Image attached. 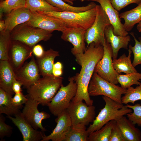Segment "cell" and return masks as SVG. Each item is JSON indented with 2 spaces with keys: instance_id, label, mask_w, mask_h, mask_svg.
<instances>
[{
  "instance_id": "1",
  "label": "cell",
  "mask_w": 141,
  "mask_h": 141,
  "mask_svg": "<svg viewBox=\"0 0 141 141\" xmlns=\"http://www.w3.org/2000/svg\"><path fill=\"white\" fill-rule=\"evenodd\" d=\"M103 54V45L92 42L86 47L83 54L75 57L81 68L79 73L73 77L77 85L76 95L72 100L74 102L84 101L88 105H93V101L88 92V87L96 66L102 58Z\"/></svg>"
},
{
  "instance_id": "2",
  "label": "cell",
  "mask_w": 141,
  "mask_h": 141,
  "mask_svg": "<svg viewBox=\"0 0 141 141\" xmlns=\"http://www.w3.org/2000/svg\"><path fill=\"white\" fill-rule=\"evenodd\" d=\"M63 78L54 75L43 76L27 89V98L48 106L62 84Z\"/></svg>"
},
{
  "instance_id": "3",
  "label": "cell",
  "mask_w": 141,
  "mask_h": 141,
  "mask_svg": "<svg viewBox=\"0 0 141 141\" xmlns=\"http://www.w3.org/2000/svg\"><path fill=\"white\" fill-rule=\"evenodd\" d=\"M105 103L92 123L87 128L89 133L100 129L106 123L112 120L116 121L121 117L132 112V109L117 102L107 97L103 96Z\"/></svg>"
},
{
  "instance_id": "4",
  "label": "cell",
  "mask_w": 141,
  "mask_h": 141,
  "mask_svg": "<svg viewBox=\"0 0 141 141\" xmlns=\"http://www.w3.org/2000/svg\"><path fill=\"white\" fill-rule=\"evenodd\" d=\"M96 6L83 12H37L60 19L67 27L79 28L86 30L92 26L95 20L97 12Z\"/></svg>"
},
{
  "instance_id": "5",
  "label": "cell",
  "mask_w": 141,
  "mask_h": 141,
  "mask_svg": "<svg viewBox=\"0 0 141 141\" xmlns=\"http://www.w3.org/2000/svg\"><path fill=\"white\" fill-rule=\"evenodd\" d=\"M52 32L34 27L26 22L16 26L10 35L11 40L20 42L32 48L40 41L49 40Z\"/></svg>"
},
{
  "instance_id": "6",
  "label": "cell",
  "mask_w": 141,
  "mask_h": 141,
  "mask_svg": "<svg viewBox=\"0 0 141 141\" xmlns=\"http://www.w3.org/2000/svg\"><path fill=\"white\" fill-rule=\"evenodd\" d=\"M126 90L127 89L104 80L94 72L88 89L90 96L102 95L121 103H122V96L126 92Z\"/></svg>"
},
{
  "instance_id": "7",
  "label": "cell",
  "mask_w": 141,
  "mask_h": 141,
  "mask_svg": "<svg viewBox=\"0 0 141 141\" xmlns=\"http://www.w3.org/2000/svg\"><path fill=\"white\" fill-rule=\"evenodd\" d=\"M69 79L68 84L65 86L62 85L47 106L50 112L55 116H57L67 110L76 95L77 85L74 77Z\"/></svg>"
},
{
  "instance_id": "8",
  "label": "cell",
  "mask_w": 141,
  "mask_h": 141,
  "mask_svg": "<svg viewBox=\"0 0 141 141\" xmlns=\"http://www.w3.org/2000/svg\"><path fill=\"white\" fill-rule=\"evenodd\" d=\"M96 15L92 26L86 31L85 34L87 47L94 42L103 45L105 39L104 31L106 27L110 24L106 13L100 5H96Z\"/></svg>"
},
{
  "instance_id": "9",
  "label": "cell",
  "mask_w": 141,
  "mask_h": 141,
  "mask_svg": "<svg viewBox=\"0 0 141 141\" xmlns=\"http://www.w3.org/2000/svg\"><path fill=\"white\" fill-rule=\"evenodd\" d=\"M104 54L102 58L97 63L94 72L104 80L116 85L118 73L114 68L112 63L113 52L110 44L105 38L103 44Z\"/></svg>"
},
{
  "instance_id": "10",
  "label": "cell",
  "mask_w": 141,
  "mask_h": 141,
  "mask_svg": "<svg viewBox=\"0 0 141 141\" xmlns=\"http://www.w3.org/2000/svg\"><path fill=\"white\" fill-rule=\"evenodd\" d=\"M95 107L89 105L83 101L74 103L71 101L67 109L70 117L72 126H88L95 118Z\"/></svg>"
},
{
  "instance_id": "11",
  "label": "cell",
  "mask_w": 141,
  "mask_h": 141,
  "mask_svg": "<svg viewBox=\"0 0 141 141\" xmlns=\"http://www.w3.org/2000/svg\"><path fill=\"white\" fill-rule=\"evenodd\" d=\"M27 98L21 112L22 115L34 129L40 128L43 132L46 131L47 130L42 126V121L50 118V115L44 111L39 112L38 109L39 103L33 99Z\"/></svg>"
},
{
  "instance_id": "12",
  "label": "cell",
  "mask_w": 141,
  "mask_h": 141,
  "mask_svg": "<svg viewBox=\"0 0 141 141\" xmlns=\"http://www.w3.org/2000/svg\"><path fill=\"white\" fill-rule=\"evenodd\" d=\"M32 49L20 42L11 40L8 61L14 72L22 67L27 60L32 57Z\"/></svg>"
},
{
  "instance_id": "13",
  "label": "cell",
  "mask_w": 141,
  "mask_h": 141,
  "mask_svg": "<svg viewBox=\"0 0 141 141\" xmlns=\"http://www.w3.org/2000/svg\"><path fill=\"white\" fill-rule=\"evenodd\" d=\"M32 16L27 23L34 27L49 31L63 32L67 27L64 22L57 18L36 11H32Z\"/></svg>"
},
{
  "instance_id": "14",
  "label": "cell",
  "mask_w": 141,
  "mask_h": 141,
  "mask_svg": "<svg viewBox=\"0 0 141 141\" xmlns=\"http://www.w3.org/2000/svg\"><path fill=\"white\" fill-rule=\"evenodd\" d=\"M15 73L16 79L21 82L26 89L35 84L40 78V75L36 61L33 56L28 62L25 63Z\"/></svg>"
},
{
  "instance_id": "15",
  "label": "cell",
  "mask_w": 141,
  "mask_h": 141,
  "mask_svg": "<svg viewBox=\"0 0 141 141\" xmlns=\"http://www.w3.org/2000/svg\"><path fill=\"white\" fill-rule=\"evenodd\" d=\"M86 31L80 28L67 27L62 32L61 38L73 45L71 52L75 57L83 54L86 49L85 42Z\"/></svg>"
},
{
  "instance_id": "16",
  "label": "cell",
  "mask_w": 141,
  "mask_h": 141,
  "mask_svg": "<svg viewBox=\"0 0 141 141\" xmlns=\"http://www.w3.org/2000/svg\"><path fill=\"white\" fill-rule=\"evenodd\" d=\"M55 119L57 125L49 135L44 134L41 141H64L72 126L70 118L67 110L59 114Z\"/></svg>"
},
{
  "instance_id": "17",
  "label": "cell",
  "mask_w": 141,
  "mask_h": 141,
  "mask_svg": "<svg viewBox=\"0 0 141 141\" xmlns=\"http://www.w3.org/2000/svg\"><path fill=\"white\" fill-rule=\"evenodd\" d=\"M15 118L7 116L21 133L24 141H41L44 134L42 131L34 129L25 119L21 112L15 116Z\"/></svg>"
},
{
  "instance_id": "18",
  "label": "cell",
  "mask_w": 141,
  "mask_h": 141,
  "mask_svg": "<svg viewBox=\"0 0 141 141\" xmlns=\"http://www.w3.org/2000/svg\"><path fill=\"white\" fill-rule=\"evenodd\" d=\"M98 3L107 15L113 27L114 34L122 36L128 35V33L125 30L121 22L119 11L114 8L110 0H98Z\"/></svg>"
},
{
  "instance_id": "19",
  "label": "cell",
  "mask_w": 141,
  "mask_h": 141,
  "mask_svg": "<svg viewBox=\"0 0 141 141\" xmlns=\"http://www.w3.org/2000/svg\"><path fill=\"white\" fill-rule=\"evenodd\" d=\"M104 35L106 40L110 44L112 48L113 60L117 58L120 49H128V44L131 39L129 36H122L115 35L114 33L113 27L111 24L106 27Z\"/></svg>"
},
{
  "instance_id": "20",
  "label": "cell",
  "mask_w": 141,
  "mask_h": 141,
  "mask_svg": "<svg viewBox=\"0 0 141 141\" xmlns=\"http://www.w3.org/2000/svg\"><path fill=\"white\" fill-rule=\"evenodd\" d=\"M32 15V11L26 7L12 11L7 14L4 20L5 28L4 30L11 32L17 26L29 21Z\"/></svg>"
},
{
  "instance_id": "21",
  "label": "cell",
  "mask_w": 141,
  "mask_h": 141,
  "mask_svg": "<svg viewBox=\"0 0 141 141\" xmlns=\"http://www.w3.org/2000/svg\"><path fill=\"white\" fill-rule=\"evenodd\" d=\"M15 78L14 71L8 60H0V87L13 95L12 85Z\"/></svg>"
},
{
  "instance_id": "22",
  "label": "cell",
  "mask_w": 141,
  "mask_h": 141,
  "mask_svg": "<svg viewBox=\"0 0 141 141\" xmlns=\"http://www.w3.org/2000/svg\"><path fill=\"white\" fill-rule=\"evenodd\" d=\"M116 121L125 141H141V131L128 119L123 116Z\"/></svg>"
},
{
  "instance_id": "23",
  "label": "cell",
  "mask_w": 141,
  "mask_h": 141,
  "mask_svg": "<svg viewBox=\"0 0 141 141\" xmlns=\"http://www.w3.org/2000/svg\"><path fill=\"white\" fill-rule=\"evenodd\" d=\"M60 55L59 52L52 49L45 51L41 57L36 61L40 75L42 76L53 75L52 73L55 58Z\"/></svg>"
},
{
  "instance_id": "24",
  "label": "cell",
  "mask_w": 141,
  "mask_h": 141,
  "mask_svg": "<svg viewBox=\"0 0 141 141\" xmlns=\"http://www.w3.org/2000/svg\"><path fill=\"white\" fill-rule=\"evenodd\" d=\"M138 5L134 8L119 14L120 18L124 21L123 24L124 29L128 32L141 21V2Z\"/></svg>"
},
{
  "instance_id": "25",
  "label": "cell",
  "mask_w": 141,
  "mask_h": 141,
  "mask_svg": "<svg viewBox=\"0 0 141 141\" xmlns=\"http://www.w3.org/2000/svg\"><path fill=\"white\" fill-rule=\"evenodd\" d=\"M12 95L0 87V114L14 116L21 112V107L14 105L11 101Z\"/></svg>"
},
{
  "instance_id": "26",
  "label": "cell",
  "mask_w": 141,
  "mask_h": 141,
  "mask_svg": "<svg viewBox=\"0 0 141 141\" xmlns=\"http://www.w3.org/2000/svg\"><path fill=\"white\" fill-rule=\"evenodd\" d=\"M128 51L127 56L124 54L119 58L113 60L112 63L114 68L119 74L122 73L127 74L137 72L131 62V58L132 51L130 48Z\"/></svg>"
},
{
  "instance_id": "27",
  "label": "cell",
  "mask_w": 141,
  "mask_h": 141,
  "mask_svg": "<svg viewBox=\"0 0 141 141\" xmlns=\"http://www.w3.org/2000/svg\"><path fill=\"white\" fill-rule=\"evenodd\" d=\"M116 123L112 120L100 129L89 133L87 141H109L111 130Z\"/></svg>"
},
{
  "instance_id": "28",
  "label": "cell",
  "mask_w": 141,
  "mask_h": 141,
  "mask_svg": "<svg viewBox=\"0 0 141 141\" xmlns=\"http://www.w3.org/2000/svg\"><path fill=\"white\" fill-rule=\"evenodd\" d=\"M52 6L56 7L62 11L66 12H83L91 9L95 7L96 4L92 2L87 5L77 7L73 6L63 0H46Z\"/></svg>"
},
{
  "instance_id": "29",
  "label": "cell",
  "mask_w": 141,
  "mask_h": 141,
  "mask_svg": "<svg viewBox=\"0 0 141 141\" xmlns=\"http://www.w3.org/2000/svg\"><path fill=\"white\" fill-rule=\"evenodd\" d=\"M89 134L86 126L81 125L72 126L64 141H87Z\"/></svg>"
},
{
  "instance_id": "30",
  "label": "cell",
  "mask_w": 141,
  "mask_h": 141,
  "mask_svg": "<svg viewBox=\"0 0 141 141\" xmlns=\"http://www.w3.org/2000/svg\"><path fill=\"white\" fill-rule=\"evenodd\" d=\"M26 7L32 11H61L46 0H26Z\"/></svg>"
},
{
  "instance_id": "31",
  "label": "cell",
  "mask_w": 141,
  "mask_h": 141,
  "mask_svg": "<svg viewBox=\"0 0 141 141\" xmlns=\"http://www.w3.org/2000/svg\"><path fill=\"white\" fill-rule=\"evenodd\" d=\"M117 79L122 88L127 89L133 85H139L141 84V73L135 72L125 74H119Z\"/></svg>"
},
{
  "instance_id": "32",
  "label": "cell",
  "mask_w": 141,
  "mask_h": 141,
  "mask_svg": "<svg viewBox=\"0 0 141 141\" xmlns=\"http://www.w3.org/2000/svg\"><path fill=\"white\" fill-rule=\"evenodd\" d=\"M10 32L4 30L0 33V60H8L11 42Z\"/></svg>"
},
{
  "instance_id": "33",
  "label": "cell",
  "mask_w": 141,
  "mask_h": 141,
  "mask_svg": "<svg viewBox=\"0 0 141 141\" xmlns=\"http://www.w3.org/2000/svg\"><path fill=\"white\" fill-rule=\"evenodd\" d=\"M26 7V0H5L0 1V17L2 19L3 13H9L12 11Z\"/></svg>"
},
{
  "instance_id": "34",
  "label": "cell",
  "mask_w": 141,
  "mask_h": 141,
  "mask_svg": "<svg viewBox=\"0 0 141 141\" xmlns=\"http://www.w3.org/2000/svg\"><path fill=\"white\" fill-rule=\"evenodd\" d=\"M139 100H141V84L135 88L131 86L127 88L126 92L122 97V103L126 105L129 103L134 104Z\"/></svg>"
},
{
  "instance_id": "35",
  "label": "cell",
  "mask_w": 141,
  "mask_h": 141,
  "mask_svg": "<svg viewBox=\"0 0 141 141\" xmlns=\"http://www.w3.org/2000/svg\"><path fill=\"white\" fill-rule=\"evenodd\" d=\"M130 34L133 37L135 42L134 46L131 45L129 46V48L133 54L134 57L132 64L135 67L137 65L141 64V37L139 38L138 40L133 33L131 32Z\"/></svg>"
},
{
  "instance_id": "36",
  "label": "cell",
  "mask_w": 141,
  "mask_h": 141,
  "mask_svg": "<svg viewBox=\"0 0 141 141\" xmlns=\"http://www.w3.org/2000/svg\"><path fill=\"white\" fill-rule=\"evenodd\" d=\"M127 107L132 109L133 112L126 115L128 119L134 124L141 126V105L139 103H136L133 105L128 104L125 105Z\"/></svg>"
},
{
  "instance_id": "37",
  "label": "cell",
  "mask_w": 141,
  "mask_h": 141,
  "mask_svg": "<svg viewBox=\"0 0 141 141\" xmlns=\"http://www.w3.org/2000/svg\"><path fill=\"white\" fill-rule=\"evenodd\" d=\"M5 118L0 114V138L1 141L3 140L5 137H10L13 132V128L10 126L5 122Z\"/></svg>"
},
{
  "instance_id": "38",
  "label": "cell",
  "mask_w": 141,
  "mask_h": 141,
  "mask_svg": "<svg viewBox=\"0 0 141 141\" xmlns=\"http://www.w3.org/2000/svg\"><path fill=\"white\" fill-rule=\"evenodd\" d=\"M114 8L118 11L129 5L132 3L138 4L141 0H110Z\"/></svg>"
},
{
  "instance_id": "39",
  "label": "cell",
  "mask_w": 141,
  "mask_h": 141,
  "mask_svg": "<svg viewBox=\"0 0 141 141\" xmlns=\"http://www.w3.org/2000/svg\"><path fill=\"white\" fill-rule=\"evenodd\" d=\"M109 141H125L116 122L111 130Z\"/></svg>"
},
{
  "instance_id": "40",
  "label": "cell",
  "mask_w": 141,
  "mask_h": 141,
  "mask_svg": "<svg viewBox=\"0 0 141 141\" xmlns=\"http://www.w3.org/2000/svg\"><path fill=\"white\" fill-rule=\"evenodd\" d=\"M28 99L27 96L24 95L21 92L15 93L14 97L11 98V101L15 106L22 108L23 105L26 103Z\"/></svg>"
},
{
  "instance_id": "41",
  "label": "cell",
  "mask_w": 141,
  "mask_h": 141,
  "mask_svg": "<svg viewBox=\"0 0 141 141\" xmlns=\"http://www.w3.org/2000/svg\"><path fill=\"white\" fill-rule=\"evenodd\" d=\"M44 51L43 47L40 44L36 45L32 49V53L37 58L41 57L44 54Z\"/></svg>"
},
{
  "instance_id": "42",
  "label": "cell",
  "mask_w": 141,
  "mask_h": 141,
  "mask_svg": "<svg viewBox=\"0 0 141 141\" xmlns=\"http://www.w3.org/2000/svg\"><path fill=\"white\" fill-rule=\"evenodd\" d=\"M22 85L21 83L16 80L15 78L12 85V89L15 93L21 92L22 90L21 87Z\"/></svg>"
},
{
  "instance_id": "43",
  "label": "cell",
  "mask_w": 141,
  "mask_h": 141,
  "mask_svg": "<svg viewBox=\"0 0 141 141\" xmlns=\"http://www.w3.org/2000/svg\"><path fill=\"white\" fill-rule=\"evenodd\" d=\"M63 73L62 69H53L52 73L53 75L56 77H60Z\"/></svg>"
},
{
  "instance_id": "44",
  "label": "cell",
  "mask_w": 141,
  "mask_h": 141,
  "mask_svg": "<svg viewBox=\"0 0 141 141\" xmlns=\"http://www.w3.org/2000/svg\"><path fill=\"white\" fill-rule=\"evenodd\" d=\"M53 69H62V65L60 62H57L53 65Z\"/></svg>"
},
{
  "instance_id": "45",
  "label": "cell",
  "mask_w": 141,
  "mask_h": 141,
  "mask_svg": "<svg viewBox=\"0 0 141 141\" xmlns=\"http://www.w3.org/2000/svg\"><path fill=\"white\" fill-rule=\"evenodd\" d=\"M5 28V25L4 20L2 19L0 20V31L2 32L4 31Z\"/></svg>"
},
{
  "instance_id": "46",
  "label": "cell",
  "mask_w": 141,
  "mask_h": 141,
  "mask_svg": "<svg viewBox=\"0 0 141 141\" xmlns=\"http://www.w3.org/2000/svg\"><path fill=\"white\" fill-rule=\"evenodd\" d=\"M137 29L139 32L141 33V21L137 24Z\"/></svg>"
},
{
  "instance_id": "47",
  "label": "cell",
  "mask_w": 141,
  "mask_h": 141,
  "mask_svg": "<svg viewBox=\"0 0 141 141\" xmlns=\"http://www.w3.org/2000/svg\"><path fill=\"white\" fill-rule=\"evenodd\" d=\"M71 2L73 3V1L76 0H79L83 2L85 1H91L93 2H98V0H69Z\"/></svg>"
},
{
  "instance_id": "48",
  "label": "cell",
  "mask_w": 141,
  "mask_h": 141,
  "mask_svg": "<svg viewBox=\"0 0 141 141\" xmlns=\"http://www.w3.org/2000/svg\"><path fill=\"white\" fill-rule=\"evenodd\" d=\"M65 2H66L71 4V5H73V3L71 2L69 0H63Z\"/></svg>"
},
{
  "instance_id": "49",
  "label": "cell",
  "mask_w": 141,
  "mask_h": 141,
  "mask_svg": "<svg viewBox=\"0 0 141 141\" xmlns=\"http://www.w3.org/2000/svg\"><path fill=\"white\" fill-rule=\"evenodd\" d=\"M4 0H0V1H4Z\"/></svg>"
}]
</instances>
